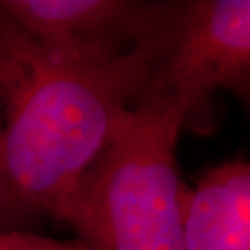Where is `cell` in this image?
I'll list each match as a JSON object with an SVG mask.
<instances>
[{"mask_svg":"<svg viewBox=\"0 0 250 250\" xmlns=\"http://www.w3.org/2000/svg\"><path fill=\"white\" fill-rule=\"evenodd\" d=\"M161 29L124 61L88 68L51 57L0 10V176L36 216L57 218L137 103Z\"/></svg>","mask_w":250,"mask_h":250,"instance_id":"1","label":"cell"},{"mask_svg":"<svg viewBox=\"0 0 250 250\" xmlns=\"http://www.w3.org/2000/svg\"><path fill=\"white\" fill-rule=\"evenodd\" d=\"M182 128L172 109L135 104L125 112L57 214L84 249L182 250Z\"/></svg>","mask_w":250,"mask_h":250,"instance_id":"2","label":"cell"},{"mask_svg":"<svg viewBox=\"0 0 250 250\" xmlns=\"http://www.w3.org/2000/svg\"><path fill=\"white\" fill-rule=\"evenodd\" d=\"M221 89L249 101L250 2H172L135 104L172 109L184 117V128L207 133L214 124L213 98Z\"/></svg>","mask_w":250,"mask_h":250,"instance_id":"3","label":"cell"},{"mask_svg":"<svg viewBox=\"0 0 250 250\" xmlns=\"http://www.w3.org/2000/svg\"><path fill=\"white\" fill-rule=\"evenodd\" d=\"M171 2L0 0V10L44 52L70 65L101 68L148 44Z\"/></svg>","mask_w":250,"mask_h":250,"instance_id":"4","label":"cell"},{"mask_svg":"<svg viewBox=\"0 0 250 250\" xmlns=\"http://www.w3.org/2000/svg\"><path fill=\"white\" fill-rule=\"evenodd\" d=\"M182 250H250V164L232 159L186 188Z\"/></svg>","mask_w":250,"mask_h":250,"instance_id":"5","label":"cell"},{"mask_svg":"<svg viewBox=\"0 0 250 250\" xmlns=\"http://www.w3.org/2000/svg\"><path fill=\"white\" fill-rule=\"evenodd\" d=\"M0 250H86L77 239H59L38 236L29 231L0 232Z\"/></svg>","mask_w":250,"mask_h":250,"instance_id":"6","label":"cell"},{"mask_svg":"<svg viewBox=\"0 0 250 250\" xmlns=\"http://www.w3.org/2000/svg\"><path fill=\"white\" fill-rule=\"evenodd\" d=\"M34 219L36 214L20 202L0 176V232L26 231Z\"/></svg>","mask_w":250,"mask_h":250,"instance_id":"7","label":"cell"}]
</instances>
